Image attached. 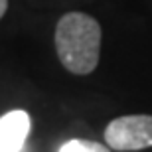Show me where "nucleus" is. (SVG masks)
Returning a JSON list of instances; mask_svg holds the SVG:
<instances>
[{
	"label": "nucleus",
	"instance_id": "obj_1",
	"mask_svg": "<svg viewBox=\"0 0 152 152\" xmlns=\"http://www.w3.org/2000/svg\"><path fill=\"white\" fill-rule=\"evenodd\" d=\"M56 51L69 73L89 75L101 53V26L83 12H67L56 26Z\"/></svg>",
	"mask_w": 152,
	"mask_h": 152
},
{
	"label": "nucleus",
	"instance_id": "obj_5",
	"mask_svg": "<svg viewBox=\"0 0 152 152\" xmlns=\"http://www.w3.org/2000/svg\"><path fill=\"white\" fill-rule=\"evenodd\" d=\"M6 10H8V0H0V18L6 14Z\"/></svg>",
	"mask_w": 152,
	"mask_h": 152
},
{
	"label": "nucleus",
	"instance_id": "obj_3",
	"mask_svg": "<svg viewBox=\"0 0 152 152\" xmlns=\"http://www.w3.org/2000/svg\"><path fill=\"white\" fill-rule=\"evenodd\" d=\"M30 115L26 111H10L0 118V152H20L30 132Z\"/></svg>",
	"mask_w": 152,
	"mask_h": 152
},
{
	"label": "nucleus",
	"instance_id": "obj_4",
	"mask_svg": "<svg viewBox=\"0 0 152 152\" xmlns=\"http://www.w3.org/2000/svg\"><path fill=\"white\" fill-rule=\"evenodd\" d=\"M59 152H111V148L105 144H99L95 140H85V138H73L65 142Z\"/></svg>",
	"mask_w": 152,
	"mask_h": 152
},
{
	"label": "nucleus",
	"instance_id": "obj_2",
	"mask_svg": "<svg viewBox=\"0 0 152 152\" xmlns=\"http://www.w3.org/2000/svg\"><path fill=\"white\" fill-rule=\"evenodd\" d=\"M105 142L111 150L134 152L152 146V117L126 115L113 118L105 129Z\"/></svg>",
	"mask_w": 152,
	"mask_h": 152
}]
</instances>
